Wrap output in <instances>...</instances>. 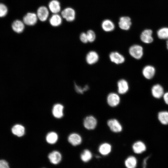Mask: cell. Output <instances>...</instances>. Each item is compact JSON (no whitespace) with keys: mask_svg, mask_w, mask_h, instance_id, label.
I'll use <instances>...</instances> for the list:
<instances>
[{"mask_svg":"<svg viewBox=\"0 0 168 168\" xmlns=\"http://www.w3.org/2000/svg\"><path fill=\"white\" fill-rule=\"evenodd\" d=\"M129 52L132 57L137 59L141 58L143 55L142 47L138 44L133 45L130 47Z\"/></svg>","mask_w":168,"mask_h":168,"instance_id":"6da1fadb","label":"cell"},{"mask_svg":"<svg viewBox=\"0 0 168 168\" xmlns=\"http://www.w3.org/2000/svg\"><path fill=\"white\" fill-rule=\"evenodd\" d=\"M62 17L68 21H73L75 18L76 13L75 10L71 7H67L61 12Z\"/></svg>","mask_w":168,"mask_h":168,"instance_id":"7a4b0ae2","label":"cell"},{"mask_svg":"<svg viewBox=\"0 0 168 168\" xmlns=\"http://www.w3.org/2000/svg\"><path fill=\"white\" fill-rule=\"evenodd\" d=\"M38 19L36 14L32 12H28L23 17V20L25 24L31 26L36 24Z\"/></svg>","mask_w":168,"mask_h":168,"instance_id":"3957f363","label":"cell"},{"mask_svg":"<svg viewBox=\"0 0 168 168\" xmlns=\"http://www.w3.org/2000/svg\"><path fill=\"white\" fill-rule=\"evenodd\" d=\"M97 124L96 119L92 116L86 117L83 121V125L85 128L88 130H93L95 128Z\"/></svg>","mask_w":168,"mask_h":168,"instance_id":"277c9868","label":"cell"},{"mask_svg":"<svg viewBox=\"0 0 168 168\" xmlns=\"http://www.w3.org/2000/svg\"><path fill=\"white\" fill-rule=\"evenodd\" d=\"M107 124L111 131L114 133L121 132L122 130V126L119 122L115 119L109 120Z\"/></svg>","mask_w":168,"mask_h":168,"instance_id":"5b68a950","label":"cell"},{"mask_svg":"<svg viewBox=\"0 0 168 168\" xmlns=\"http://www.w3.org/2000/svg\"><path fill=\"white\" fill-rule=\"evenodd\" d=\"M120 101V98L119 96L115 93H110L107 96V103L111 107L117 106L119 104Z\"/></svg>","mask_w":168,"mask_h":168,"instance_id":"8992f818","label":"cell"},{"mask_svg":"<svg viewBox=\"0 0 168 168\" xmlns=\"http://www.w3.org/2000/svg\"><path fill=\"white\" fill-rule=\"evenodd\" d=\"M36 15L41 21H44L47 20L49 15L48 9L45 6H41L38 8Z\"/></svg>","mask_w":168,"mask_h":168,"instance_id":"52a82bcc","label":"cell"},{"mask_svg":"<svg viewBox=\"0 0 168 168\" xmlns=\"http://www.w3.org/2000/svg\"><path fill=\"white\" fill-rule=\"evenodd\" d=\"M152 31L150 29H146L143 30L140 35V39L143 42L149 44L152 42L153 39L152 36Z\"/></svg>","mask_w":168,"mask_h":168,"instance_id":"ba28073f","label":"cell"},{"mask_svg":"<svg viewBox=\"0 0 168 168\" xmlns=\"http://www.w3.org/2000/svg\"><path fill=\"white\" fill-rule=\"evenodd\" d=\"M131 20L128 16H122L119 19V25L120 29L124 30H129L131 26Z\"/></svg>","mask_w":168,"mask_h":168,"instance_id":"9c48e42d","label":"cell"},{"mask_svg":"<svg viewBox=\"0 0 168 168\" xmlns=\"http://www.w3.org/2000/svg\"><path fill=\"white\" fill-rule=\"evenodd\" d=\"M152 96L155 98L159 99L164 94L163 87L159 84L153 86L151 89Z\"/></svg>","mask_w":168,"mask_h":168,"instance_id":"30bf717a","label":"cell"},{"mask_svg":"<svg viewBox=\"0 0 168 168\" xmlns=\"http://www.w3.org/2000/svg\"><path fill=\"white\" fill-rule=\"evenodd\" d=\"M48 157L50 162L54 165L58 164L62 159L61 154L57 151H53L49 153Z\"/></svg>","mask_w":168,"mask_h":168,"instance_id":"8fae6325","label":"cell"},{"mask_svg":"<svg viewBox=\"0 0 168 168\" xmlns=\"http://www.w3.org/2000/svg\"><path fill=\"white\" fill-rule=\"evenodd\" d=\"M155 71V69L153 66L151 65H147L143 68L142 71V73L145 78L150 79L154 76Z\"/></svg>","mask_w":168,"mask_h":168,"instance_id":"7c38bea8","label":"cell"},{"mask_svg":"<svg viewBox=\"0 0 168 168\" xmlns=\"http://www.w3.org/2000/svg\"><path fill=\"white\" fill-rule=\"evenodd\" d=\"M110 60L117 64L123 63L125 61L124 57L117 52H111L109 55Z\"/></svg>","mask_w":168,"mask_h":168,"instance_id":"4fadbf2b","label":"cell"},{"mask_svg":"<svg viewBox=\"0 0 168 168\" xmlns=\"http://www.w3.org/2000/svg\"><path fill=\"white\" fill-rule=\"evenodd\" d=\"M63 105L60 104H57L53 106L52 109V114L56 118L59 119L63 117Z\"/></svg>","mask_w":168,"mask_h":168,"instance_id":"5bb4252c","label":"cell"},{"mask_svg":"<svg viewBox=\"0 0 168 168\" xmlns=\"http://www.w3.org/2000/svg\"><path fill=\"white\" fill-rule=\"evenodd\" d=\"M132 148L134 153L139 154L145 152L146 150V147L143 142L138 141L133 144Z\"/></svg>","mask_w":168,"mask_h":168,"instance_id":"9a60e30c","label":"cell"},{"mask_svg":"<svg viewBox=\"0 0 168 168\" xmlns=\"http://www.w3.org/2000/svg\"><path fill=\"white\" fill-rule=\"evenodd\" d=\"M24 23L23 22L16 20L14 21L12 24V28L13 30L17 33L22 32L25 28Z\"/></svg>","mask_w":168,"mask_h":168,"instance_id":"2e32d148","label":"cell"},{"mask_svg":"<svg viewBox=\"0 0 168 168\" xmlns=\"http://www.w3.org/2000/svg\"><path fill=\"white\" fill-rule=\"evenodd\" d=\"M68 140L72 145L76 146L81 143L82 138L81 136L78 134L72 133L69 136Z\"/></svg>","mask_w":168,"mask_h":168,"instance_id":"e0dca14e","label":"cell"},{"mask_svg":"<svg viewBox=\"0 0 168 168\" xmlns=\"http://www.w3.org/2000/svg\"><path fill=\"white\" fill-rule=\"evenodd\" d=\"M118 92L119 93L123 94L126 93L129 89L128 84L125 80L122 79L118 81L117 83Z\"/></svg>","mask_w":168,"mask_h":168,"instance_id":"ac0fdd59","label":"cell"},{"mask_svg":"<svg viewBox=\"0 0 168 168\" xmlns=\"http://www.w3.org/2000/svg\"><path fill=\"white\" fill-rule=\"evenodd\" d=\"M99 59V55L95 51H91L87 54L86 60L89 64H92L97 62Z\"/></svg>","mask_w":168,"mask_h":168,"instance_id":"d6986e66","label":"cell"},{"mask_svg":"<svg viewBox=\"0 0 168 168\" xmlns=\"http://www.w3.org/2000/svg\"><path fill=\"white\" fill-rule=\"evenodd\" d=\"M49 7L50 11L54 14H57L61 10L60 3L57 0H52L49 4Z\"/></svg>","mask_w":168,"mask_h":168,"instance_id":"ffe728a7","label":"cell"},{"mask_svg":"<svg viewBox=\"0 0 168 168\" xmlns=\"http://www.w3.org/2000/svg\"><path fill=\"white\" fill-rule=\"evenodd\" d=\"M12 133L19 137L23 136L25 133V128L22 125L17 124L14 125L12 129Z\"/></svg>","mask_w":168,"mask_h":168,"instance_id":"44dd1931","label":"cell"},{"mask_svg":"<svg viewBox=\"0 0 168 168\" xmlns=\"http://www.w3.org/2000/svg\"><path fill=\"white\" fill-rule=\"evenodd\" d=\"M101 27L105 31L110 32L113 31L115 28V26L113 22L109 19H106L102 23Z\"/></svg>","mask_w":168,"mask_h":168,"instance_id":"7402d4cb","label":"cell"},{"mask_svg":"<svg viewBox=\"0 0 168 168\" xmlns=\"http://www.w3.org/2000/svg\"><path fill=\"white\" fill-rule=\"evenodd\" d=\"M49 22L52 26H58L61 24L62 18L61 16L57 13L54 14L50 18Z\"/></svg>","mask_w":168,"mask_h":168,"instance_id":"603a6c76","label":"cell"},{"mask_svg":"<svg viewBox=\"0 0 168 168\" xmlns=\"http://www.w3.org/2000/svg\"><path fill=\"white\" fill-rule=\"evenodd\" d=\"M111 146L107 143L102 144L99 147V151L102 155L106 156L109 154L111 151Z\"/></svg>","mask_w":168,"mask_h":168,"instance_id":"cb8c5ba5","label":"cell"},{"mask_svg":"<svg viewBox=\"0 0 168 168\" xmlns=\"http://www.w3.org/2000/svg\"><path fill=\"white\" fill-rule=\"evenodd\" d=\"M137 161L136 158L133 156L128 157L124 162L126 167L128 168H134L137 166Z\"/></svg>","mask_w":168,"mask_h":168,"instance_id":"d4e9b609","label":"cell"},{"mask_svg":"<svg viewBox=\"0 0 168 168\" xmlns=\"http://www.w3.org/2000/svg\"><path fill=\"white\" fill-rule=\"evenodd\" d=\"M158 118L162 124H168V112L167 111H160L158 113Z\"/></svg>","mask_w":168,"mask_h":168,"instance_id":"484cf974","label":"cell"},{"mask_svg":"<svg viewBox=\"0 0 168 168\" xmlns=\"http://www.w3.org/2000/svg\"><path fill=\"white\" fill-rule=\"evenodd\" d=\"M58 138V135L56 133L51 132L48 133L46 137L47 142L50 144H54L57 141Z\"/></svg>","mask_w":168,"mask_h":168,"instance_id":"4316f807","label":"cell"},{"mask_svg":"<svg viewBox=\"0 0 168 168\" xmlns=\"http://www.w3.org/2000/svg\"><path fill=\"white\" fill-rule=\"evenodd\" d=\"M157 34L158 37L161 39H168V28L163 27L157 31Z\"/></svg>","mask_w":168,"mask_h":168,"instance_id":"83f0119b","label":"cell"},{"mask_svg":"<svg viewBox=\"0 0 168 168\" xmlns=\"http://www.w3.org/2000/svg\"><path fill=\"white\" fill-rule=\"evenodd\" d=\"M81 160L85 162L90 161L92 157V154L88 150L85 149L82 153L81 155Z\"/></svg>","mask_w":168,"mask_h":168,"instance_id":"f1b7e54d","label":"cell"},{"mask_svg":"<svg viewBox=\"0 0 168 168\" xmlns=\"http://www.w3.org/2000/svg\"><path fill=\"white\" fill-rule=\"evenodd\" d=\"M8 12V8L6 5L0 3V17L5 16Z\"/></svg>","mask_w":168,"mask_h":168,"instance_id":"f546056e","label":"cell"},{"mask_svg":"<svg viewBox=\"0 0 168 168\" xmlns=\"http://www.w3.org/2000/svg\"><path fill=\"white\" fill-rule=\"evenodd\" d=\"M88 41L90 42H93L96 39V36L94 32L91 30H88L86 33Z\"/></svg>","mask_w":168,"mask_h":168,"instance_id":"4dcf8cb0","label":"cell"},{"mask_svg":"<svg viewBox=\"0 0 168 168\" xmlns=\"http://www.w3.org/2000/svg\"><path fill=\"white\" fill-rule=\"evenodd\" d=\"M75 88L76 91L78 93L83 94L84 91H87L89 87L88 85L85 86L84 87L82 88L80 86L75 84Z\"/></svg>","mask_w":168,"mask_h":168,"instance_id":"1f68e13d","label":"cell"},{"mask_svg":"<svg viewBox=\"0 0 168 168\" xmlns=\"http://www.w3.org/2000/svg\"><path fill=\"white\" fill-rule=\"evenodd\" d=\"M80 39L81 41L84 43H86L88 42L86 34L82 32L81 33L80 36Z\"/></svg>","mask_w":168,"mask_h":168,"instance_id":"d6a6232c","label":"cell"},{"mask_svg":"<svg viewBox=\"0 0 168 168\" xmlns=\"http://www.w3.org/2000/svg\"><path fill=\"white\" fill-rule=\"evenodd\" d=\"M8 163L4 160H0V168H8Z\"/></svg>","mask_w":168,"mask_h":168,"instance_id":"836d02e7","label":"cell"},{"mask_svg":"<svg viewBox=\"0 0 168 168\" xmlns=\"http://www.w3.org/2000/svg\"><path fill=\"white\" fill-rule=\"evenodd\" d=\"M163 99L165 103L168 105V92L164 93L163 95Z\"/></svg>","mask_w":168,"mask_h":168,"instance_id":"e575fe53","label":"cell"},{"mask_svg":"<svg viewBox=\"0 0 168 168\" xmlns=\"http://www.w3.org/2000/svg\"><path fill=\"white\" fill-rule=\"evenodd\" d=\"M149 158V156H148L145 158L144 159L143 163H142V166L143 168L146 167L147 165V161Z\"/></svg>","mask_w":168,"mask_h":168,"instance_id":"d590c367","label":"cell"},{"mask_svg":"<svg viewBox=\"0 0 168 168\" xmlns=\"http://www.w3.org/2000/svg\"><path fill=\"white\" fill-rule=\"evenodd\" d=\"M167 40L166 41V47L167 49H168V39H167Z\"/></svg>","mask_w":168,"mask_h":168,"instance_id":"8d00e7d4","label":"cell"}]
</instances>
